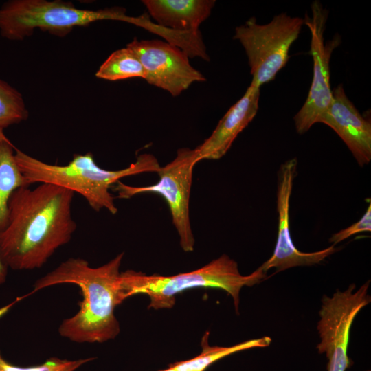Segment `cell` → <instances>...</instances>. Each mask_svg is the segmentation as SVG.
Listing matches in <instances>:
<instances>
[{"label": "cell", "mask_w": 371, "mask_h": 371, "mask_svg": "<svg viewBox=\"0 0 371 371\" xmlns=\"http://www.w3.org/2000/svg\"><path fill=\"white\" fill-rule=\"evenodd\" d=\"M74 195L71 190L46 183L13 192L7 224L0 232V252L8 269L41 268L70 241L76 229L71 214Z\"/></svg>", "instance_id": "1"}, {"label": "cell", "mask_w": 371, "mask_h": 371, "mask_svg": "<svg viewBox=\"0 0 371 371\" xmlns=\"http://www.w3.org/2000/svg\"><path fill=\"white\" fill-rule=\"evenodd\" d=\"M123 256L122 252L98 267L83 258H70L34 282L32 293L61 284L80 289L79 311L58 327L62 337L77 343H103L119 335L115 309L124 301L120 282Z\"/></svg>", "instance_id": "2"}, {"label": "cell", "mask_w": 371, "mask_h": 371, "mask_svg": "<svg viewBox=\"0 0 371 371\" xmlns=\"http://www.w3.org/2000/svg\"><path fill=\"white\" fill-rule=\"evenodd\" d=\"M15 159L29 186L51 183L83 196L95 211L105 209L111 214L117 212L110 188L120 179L143 172H157L161 168L157 159L143 153L127 168L109 170L100 168L89 152L75 154L66 165L50 164L16 148Z\"/></svg>", "instance_id": "3"}, {"label": "cell", "mask_w": 371, "mask_h": 371, "mask_svg": "<svg viewBox=\"0 0 371 371\" xmlns=\"http://www.w3.org/2000/svg\"><path fill=\"white\" fill-rule=\"evenodd\" d=\"M260 267L247 276L242 275L237 262L226 254L205 266L174 276L146 273L126 270L120 273V288L123 300L137 294H146L150 298L149 308H171L176 295L182 291L199 287L217 288L226 291L234 301L238 313L239 293L245 286H251L267 276Z\"/></svg>", "instance_id": "4"}, {"label": "cell", "mask_w": 371, "mask_h": 371, "mask_svg": "<svg viewBox=\"0 0 371 371\" xmlns=\"http://www.w3.org/2000/svg\"><path fill=\"white\" fill-rule=\"evenodd\" d=\"M122 8L97 10L76 8L61 0H10L0 7V34L10 41H23L36 29L65 36L74 27L102 20L132 23Z\"/></svg>", "instance_id": "5"}, {"label": "cell", "mask_w": 371, "mask_h": 371, "mask_svg": "<svg viewBox=\"0 0 371 371\" xmlns=\"http://www.w3.org/2000/svg\"><path fill=\"white\" fill-rule=\"evenodd\" d=\"M304 20L286 13L276 15L268 23L261 25L255 17L236 27L234 38L245 50L251 84L260 87L272 80L289 60V51L297 38Z\"/></svg>", "instance_id": "6"}, {"label": "cell", "mask_w": 371, "mask_h": 371, "mask_svg": "<svg viewBox=\"0 0 371 371\" xmlns=\"http://www.w3.org/2000/svg\"><path fill=\"white\" fill-rule=\"evenodd\" d=\"M198 163L195 149L181 148L175 158L157 172L159 181L147 186H132L120 181L113 190L120 199H129L142 193H157L166 201L179 237L180 246L186 252L194 250V238L190 220L189 202L192 183V172Z\"/></svg>", "instance_id": "7"}, {"label": "cell", "mask_w": 371, "mask_h": 371, "mask_svg": "<svg viewBox=\"0 0 371 371\" xmlns=\"http://www.w3.org/2000/svg\"><path fill=\"white\" fill-rule=\"evenodd\" d=\"M369 284L370 280L355 291L356 285L351 284L345 291L322 297L317 326L321 341L316 348L326 355L327 371H346L352 365L348 356L350 329L355 316L371 302Z\"/></svg>", "instance_id": "8"}, {"label": "cell", "mask_w": 371, "mask_h": 371, "mask_svg": "<svg viewBox=\"0 0 371 371\" xmlns=\"http://www.w3.org/2000/svg\"><path fill=\"white\" fill-rule=\"evenodd\" d=\"M311 12L312 16L306 14L304 20L311 34L310 54L313 60V76L307 99L293 118L296 131L300 134L306 133L318 123L332 102L330 60L333 51L341 42L339 34L324 41L328 11L319 1L312 3Z\"/></svg>", "instance_id": "9"}, {"label": "cell", "mask_w": 371, "mask_h": 371, "mask_svg": "<svg viewBox=\"0 0 371 371\" xmlns=\"http://www.w3.org/2000/svg\"><path fill=\"white\" fill-rule=\"evenodd\" d=\"M126 47L131 48L142 64L146 81L179 95L192 83L205 81V78L189 62V57L180 48L159 40L134 38Z\"/></svg>", "instance_id": "10"}, {"label": "cell", "mask_w": 371, "mask_h": 371, "mask_svg": "<svg viewBox=\"0 0 371 371\" xmlns=\"http://www.w3.org/2000/svg\"><path fill=\"white\" fill-rule=\"evenodd\" d=\"M297 165L296 158L289 159L280 166L278 173V237L273 254L260 266L265 272L271 268H275L278 273L297 266L318 264L339 249L332 245L322 250L307 253L299 251L293 244L289 231V208Z\"/></svg>", "instance_id": "11"}, {"label": "cell", "mask_w": 371, "mask_h": 371, "mask_svg": "<svg viewBox=\"0 0 371 371\" xmlns=\"http://www.w3.org/2000/svg\"><path fill=\"white\" fill-rule=\"evenodd\" d=\"M332 102L319 122L330 127L344 142L358 164L371 160V124L348 99L342 85L332 91Z\"/></svg>", "instance_id": "12"}, {"label": "cell", "mask_w": 371, "mask_h": 371, "mask_svg": "<svg viewBox=\"0 0 371 371\" xmlns=\"http://www.w3.org/2000/svg\"><path fill=\"white\" fill-rule=\"evenodd\" d=\"M260 87L250 84L243 96L232 105L218 123L212 133L195 148L197 161L219 159L252 121L258 110Z\"/></svg>", "instance_id": "13"}, {"label": "cell", "mask_w": 371, "mask_h": 371, "mask_svg": "<svg viewBox=\"0 0 371 371\" xmlns=\"http://www.w3.org/2000/svg\"><path fill=\"white\" fill-rule=\"evenodd\" d=\"M158 25L177 32L198 34L199 25L210 15L214 0H143Z\"/></svg>", "instance_id": "14"}, {"label": "cell", "mask_w": 371, "mask_h": 371, "mask_svg": "<svg viewBox=\"0 0 371 371\" xmlns=\"http://www.w3.org/2000/svg\"><path fill=\"white\" fill-rule=\"evenodd\" d=\"M16 147L0 128V232L6 226L8 203L18 188L30 186L15 159Z\"/></svg>", "instance_id": "15"}, {"label": "cell", "mask_w": 371, "mask_h": 371, "mask_svg": "<svg viewBox=\"0 0 371 371\" xmlns=\"http://www.w3.org/2000/svg\"><path fill=\"white\" fill-rule=\"evenodd\" d=\"M209 333H206L201 341V352L188 360L171 364L168 368L160 371H204L211 364L233 353L253 348L269 346L271 342L269 337L249 339L232 346H211L208 342Z\"/></svg>", "instance_id": "16"}, {"label": "cell", "mask_w": 371, "mask_h": 371, "mask_svg": "<svg viewBox=\"0 0 371 371\" xmlns=\"http://www.w3.org/2000/svg\"><path fill=\"white\" fill-rule=\"evenodd\" d=\"M95 76L117 81L135 77L145 79L146 73L137 54L126 47L113 52L100 66Z\"/></svg>", "instance_id": "17"}, {"label": "cell", "mask_w": 371, "mask_h": 371, "mask_svg": "<svg viewBox=\"0 0 371 371\" xmlns=\"http://www.w3.org/2000/svg\"><path fill=\"white\" fill-rule=\"evenodd\" d=\"M22 94L14 87L0 78V128L19 124L28 118Z\"/></svg>", "instance_id": "18"}, {"label": "cell", "mask_w": 371, "mask_h": 371, "mask_svg": "<svg viewBox=\"0 0 371 371\" xmlns=\"http://www.w3.org/2000/svg\"><path fill=\"white\" fill-rule=\"evenodd\" d=\"M94 359L95 357H88L68 360L58 357H50L40 365L21 367L10 363L0 355V371H76L80 367Z\"/></svg>", "instance_id": "19"}, {"label": "cell", "mask_w": 371, "mask_h": 371, "mask_svg": "<svg viewBox=\"0 0 371 371\" xmlns=\"http://www.w3.org/2000/svg\"><path fill=\"white\" fill-rule=\"evenodd\" d=\"M371 231V204L369 205L364 215L361 219L351 225L350 226L343 229L338 232L334 234L329 239V242L335 245L337 243L344 240L350 236L362 232Z\"/></svg>", "instance_id": "20"}, {"label": "cell", "mask_w": 371, "mask_h": 371, "mask_svg": "<svg viewBox=\"0 0 371 371\" xmlns=\"http://www.w3.org/2000/svg\"><path fill=\"white\" fill-rule=\"evenodd\" d=\"M8 267L4 262L0 252V285L3 284L7 278Z\"/></svg>", "instance_id": "21"}, {"label": "cell", "mask_w": 371, "mask_h": 371, "mask_svg": "<svg viewBox=\"0 0 371 371\" xmlns=\"http://www.w3.org/2000/svg\"><path fill=\"white\" fill-rule=\"evenodd\" d=\"M0 355H1V353H0Z\"/></svg>", "instance_id": "22"}]
</instances>
